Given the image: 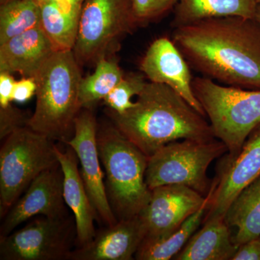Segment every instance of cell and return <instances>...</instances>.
<instances>
[{
	"label": "cell",
	"mask_w": 260,
	"mask_h": 260,
	"mask_svg": "<svg viewBox=\"0 0 260 260\" xmlns=\"http://www.w3.org/2000/svg\"><path fill=\"white\" fill-rule=\"evenodd\" d=\"M173 42L203 76L231 86L260 88V25L219 17L176 28Z\"/></svg>",
	"instance_id": "cell-1"
},
{
	"label": "cell",
	"mask_w": 260,
	"mask_h": 260,
	"mask_svg": "<svg viewBox=\"0 0 260 260\" xmlns=\"http://www.w3.org/2000/svg\"><path fill=\"white\" fill-rule=\"evenodd\" d=\"M113 125L147 156L181 140L216 139L206 117L170 87L149 81L123 114L109 109Z\"/></svg>",
	"instance_id": "cell-2"
},
{
	"label": "cell",
	"mask_w": 260,
	"mask_h": 260,
	"mask_svg": "<svg viewBox=\"0 0 260 260\" xmlns=\"http://www.w3.org/2000/svg\"><path fill=\"white\" fill-rule=\"evenodd\" d=\"M79 63L73 51H56L34 78L37 102L28 126L52 140L67 143L74 135L82 109Z\"/></svg>",
	"instance_id": "cell-3"
},
{
	"label": "cell",
	"mask_w": 260,
	"mask_h": 260,
	"mask_svg": "<svg viewBox=\"0 0 260 260\" xmlns=\"http://www.w3.org/2000/svg\"><path fill=\"white\" fill-rule=\"evenodd\" d=\"M97 140L108 199L116 218L138 216L151 199L145 181L148 157L114 125L98 128Z\"/></svg>",
	"instance_id": "cell-4"
},
{
	"label": "cell",
	"mask_w": 260,
	"mask_h": 260,
	"mask_svg": "<svg viewBox=\"0 0 260 260\" xmlns=\"http://www.w3.org/2000/svg\"><path fill=\"white\" fill-rule=\"evenodd\" d=\"M192 88L215 138L229 155L239 153L260 124V88L223 85L205 76L193 78Z\"/></svg>",
	"instance_id": "cell-5"
},
{
	"label": "cell",
	"mask_w": 260,
	"mask_h": 260,
	"mask_svg": "<svg viewBox=\"0 0 260 260\" xmlns=\"http://www.w3.org/2000/svg\"><path fill=\"white\" fill-rule=\"evenodd\" d=\"M53 141L28 126L5 138L0 149L1 218L39 174L59 165Z\"/></svg>",
	"instance_id": "cell-6"
},
{
	"label": "cell",
	"mask_w": 260,
	"mask_h": 260,
	"mask_svg": "<svg viewBox=\"0 0 260 260\" xmlns=\"http://www.w3.org/2000/svg\"><path fill=\"white\" fill-rule=\"evenodd\" d=\"M226 152V145L218 139L172 142L148 157L145 181L151 190L179 184L207 196L213 183L208 177V168Z\"/></svg>",
	"instance_id": "cell-7"
},
{
	"label": "cell",
	"mask_w": 260,
	"mask_h": 260,
	"mask_svg": "<svg viewBox=\"0 0 260 260\" xmlns=\"http://www.w3.org/2000/svg\"><path fill=\"white\" fill-rule=\"evenodd\" d=\"M136 27L133 0H85L73 49L77 61L81 66L109 58Z\"/></svg>",
	"instance_id": "cell-8"
},
{
	"label": "cell",
	"mask_w": 260,
	"mask_h": 260,
	"mask_svg": "<svg viewBox=\"0 0 260 260\" xmlns=\"http://www.w3.org/2000/svg\"><path fill=\"white\" fill-rule=\"evenodd\" d=\"M76 239L75 218L39 216L19 230L0 236V259L68 260Z\"/></svg>",
	"instance_id": "cell-9"
},
{
	"label": "cell",
	"mask_w": 260,
	"mask_h": 260,
	"mask_svg": "<svg viewBox=\"0 0 260 260\" xmlns=\"http://www.w3.org/2000/svg\"><path fill=\"white\" fill-rule=\"evenodd\" d=\"M260 177V124L249 135L239 153L228 155L212 183L203 221L225 218L234 200Z\"/></svg>",
	"instance_id": "cell-10"
},
{
	"label": "cell",
	"mask_w": 260,
	"mask_h": 260,
	"mask_svg": "<svg viewBox=\"0 0 260 260\" xmlns=\"http://www.w3.org/2000/svg\"><path fill=\"white\" fill-rule=\"evenodd\" d=\"M206 201L207 196L188 186L169 184L154 188L150 203L140 215L145 229L143 242L169 237Z\"/></svg>",
	"instance_id": "cell-11"
},
{
	"label": "cell",
	"mask_w": 260,
	"mask_h": 260,
	"mask_svg": "<svg viewBox=\"0 0 260 260\" xmlns=\"http://www.w3.org/2000/svg\"><path fill=\"white\" fill-rule=\"evenodd\" d=\"M96 119L90 109L80 112L75 120L74 135L66 143L74 150L80 164V172L90 201L99 218L107 225L118 221L108 199L98 148Z\"/></svg>",
	"instance_id": "cell-12"
},
{
	"label": "cell",
	"mask_w": 260,
	"mask_h": 260,
	"mask_svg": "<svg viewBox=\"0 0 260 260\" xmlns=\"http://www.w3.org/2000/svg\"><path fill=\"white\" fill-rule=\"evenodd\" d=\"M63 181L60 164L39 174L3 218L0 236L11 234L20 224L34 217L68 216L63 196Z\"/></svg>",
	"instance_id": "cell-13"
},
{
	"label": "cell",
	"mask_w": 260,
	"mask_h": 260,
	"mask_svg": "<svg viewBox=\"0 0 260 260\" xmlns=\"http://www.w3.org/2000/svg\"><path fill=\"white\" fill-rule=\"evenodd\" d=\"M140 68L149 81L170 87L205 116L193 91V78L188 61L173 40L167 37L155 39L147 49Z\"/></svg>",
	"instance_id": "cell-14"
},
{
	"label": "cell",
	"mask_w": 260,
	"mask_h": 260,
	"mask_svg": "<svg viewBox=\"0 0 260 260\" xmlns=\"http://www.w3.org/2000/svg\"><path fill=\"white\" fill-rule=\"evenodd\" d=\"M145 237L140 215L118 220L96 232L90 242L73 249L68 260H132Z\"/></svg>",
	"instance_id": "cell-15"
},
{
	"label": "cell",
	"mask_w": 260,
	"mask_h": 260,
	"mask_svg": "<svg viewBox=\"0 0 260 260\" xmlns=\"http://www.w3.org/2000/svg\"><path fill=\"white\" fill-rule=\"evenodd\" d=\"M67 145L64 150L55 145V150L64 176L63 196L67 206L73 213L76 224V242L80 246L93 239L96 234L94 221L99 216L78 169V156L74 150Z\"/></svg>",
	"instance_id": "cell-16"
},
{
	"label": "cell",
	"mask_w": 260,
	"mask_h": 260,
	"mask_svg": "<svg viewBox=\"0 0 260 260\" xmlns=\"http://www.w3.org/2000/svg\"><path fill=\"white\" fill-rule=\"evenodd\" d=\"M56 51L42 27H37L0 44V72L34 78Z\"/></svg>",
	"instance_id": "cell-17"
},
{
	"label": "cell",
	"mask_w": 260,
	"mask_h": 260,
	"mask_svg": "<svg viewBox=\"0 0 260 260\" xmlns=\"http://www.w3.org/2000/svg\"><path fill=\"white\" fill-rule=\"evenodd\" d=\"M185 246L173 258L175 260H232L239 247L233 241L225 218L203 222Z\"/></svg>",
	"instance_id": "cell-18"
},
{
	"label": "cell",
	"mask_w": 260,
	"mask_h": 260,
	"mask_svg": "<svg viewBox=\"0 0 260 260\" xmlns=\"http://www.w3.org/2000/svg\"><path fill=\"white\" fill-rule=\"evenodd\" d=\"M257 6L256 0H179L174 8L172 25L179 28L219 17L254 19Z\"/></svg>",
	"instance_id": "cell-19"
},
{
	"label": "cell",
	"mask_w": 260,
	"mask_h": 260,
	"mask_svg": "<svg viewBox=\"0 0 260 260\" xmlns=\"http://www.w3.org/2000/svg\"><path fill=\"white\" fill-rule=\"evenodd\" d=\"M225 220L229 227L237 229L233 241L238 247L260 238V177L237 195L225 213Z\"/></svg>",
	"instance_id": "cell-20"
},
{
	"label": "cell",
	"mask_w": 260,
	"mask_h": 260,
	"mask_svg": "<svg viewBox=\"0 0 260 260\" xmlns=\"http://www.w3.org/2000/svg\"><path fill=\"white\" fill-rule=\"evenodd\" d=\"M40 5L41 27L56 51H73L79 30L82 7L45 3Z\"/></svg>",
	"instance_id": "cell-21"
},
{
	"label": "cell",
	"mask_w": 260,
	"mask_h": 260,
	"mask_svg": "<svg viewBox=\"0 0 260 260\" xmlns=\"http://www.w3.org/2000/svg\"><path fill=\"white\" fill-rule=\"evenodd\" d=\"M210 199L196 213L186 219L175 232L169 237L153 242H143L135 254L138 260H169L174 257L186 245L188 241L203 223Z\"/></svg>",
	"instance_id": "cell-22"
},
{
	"label": "cell",
	"mask_w": 260,
	"mask_h": 260,
	"mask_svg": "<svg viewBox=\"0 0 260 260\" xmlns=\"http://www.w3.org/2000/svg\"><path fill=\"white\" fill-rule=\"evenodd\" d=\"M124 76L117 61L110 58L98 61L95 71L80 81L79 99L82 108L90 109L95 103L104 100Z\"/></svg>",
	"instance_id": "cell-23"
},
{
	"label": "cell",
	"mask_w": 260,
	"mask_h": 260,
	"mask_svg": "<svg viewBox=\"0 0 260 260\" xmlns=\"http://www.w3.org/2000/svg\"><path fill=\"white\" fill-rule=\"evenodd\" d=\"M41 26V8L37 0H15L0 5V44Z\"/></svg>",
	"instance_id": "cell-24"
},
{
	"label": "cell",
	"mask_w": 260,
	"mask_h": 260,
	"mask_svg": "<svg viewBox=\"0 0 260 260\" xmlns=\"http://www.w3.org/2000/svg\"><path fill=\"white\" fill-rule=\"evenodd\" d=\"M145 76L143 73H131L124 75L111 93L104 99L109 109L117 114H123L134 106L133 98L141 93L144 88Z\"/></svg>",
	"instance_id": "cell-25"
},
{
	"label": "cell",
	"mask_w": 260,
	"mask_h": 260,
	"mask_svg": "<svg viewBox=\"0 0 260 260\" xmlns=\"http://www.w3.org/2000/svg\"><path fill=\"white\" fill-rule=\"evenodd\" d=\"M179 0H133L138 26L148 25L174 9Z\"/></svg>",
	"instance_id": "cell-26"
},
{
	"label": "cell",
	"mask_w": 260,
	"mask_h": 260,
	"mask_svg": "<svg viewBox=\"0 0 260 260\" xmlns=\"http://www.w3.org/2000/svg\"><path fill=\"white\" fill-rule=\"evenodd\" d=\"M30 117L12 104L0 107V139L5 140L15 130L28 126Z\"/></svg>",
	"instance_id": "cell-27"
},
{
	"label": "cell",
	"mask_w": 260,
	"mask_h": 260,
	"mask_svg": "<svg viewBox=\"0 0 260 260\" xmlns=\"http://www.w3.org/2000/svg\"><path fill=\"white\" fill-rule=\"evenodd\" d=\"M37 85L32 78L23 77L21 80H16L13 93V102L25 103L28 102L37 93Z\"/></svg>",
	"instance_id": "cell-28"
},
{
	"label": "cell",
	"mask_w": 260,
	"mask_h": 260,
	"mask_svg": "<svg viewBox=\"0 0 260 260\" xmlns=\"http://www.w3.org/2000/svg\"><path fill=\"white\" fill-rule=\"evenodd\" d=\"M15 82L13 74L0 72V107H8L13 102Z\"/></svg>",
	"instance_id": "cell-29"
},
{
	"label": "cell",
	"mask_w": 260,
	"mask_h": 260,
	"mask_svg": "<svg viewBox=\"0 0 260 260\" xmlns=\"http://www.w3.org/2000/svg\"><path fill=\"white\" fill-rule=\"evenodd\" d=\"M232 260H260V238L242 244Z\"/></svg>",
	"instance_id": "cell-30"
},
{
	"label": "cell",
	"mask_w": 260,
	"mask_h": 260,
	"mask_svg": "<svg viewBox=\"0 0 260 260\" xmlns=\"http://www.w3.org/2000/svg\"><path fill=\"white\" fill-rule=\"evenodd\" d=\"M39 5L45 3H56L61 5H78L83 6L85 0H37Z\"/></svg>",
	"instance_id": "cell-31"
},
{
	"label": "cell",
	"mask_w": 260,
	"mask_h": 260,
	"mask_svg": "<svg viewBox=\"0 0 260 260\" xmlns=\"http://www.w3.org/2000/svg\"><path fill=\"white\" fill-rule=\"evenodd\" d=\"M255 20L256 22L260 25V5H258L257 10H256V13L255 15Z\"/></svg>",
	"instance_id": "cell-32"
},
{
	"label": "cell",
	"mask_w": 260,
	"mask_h": 260,
	"mask_svg": "<svg viewBox=\"0 0 260 260\" xmlns=\"http://www.w3.org/2000/svg\"><path fill=\"white\" fill-rule=\"evenodd\" d=\"M15 0H0V5L7 4V3H11Z\"/></svg>",
	"instance_id": "cell-33"
},
{
	"label": "cell",
	"mask_w": 260,
	"mask_h": 260,
	"mask_svg": "<svg viewBox=\"0 0 260 260\" xmlns=\"http://www.w3.org/2000/svg\"><path fill=\"white\" fill-rule=\"evenodd\" d=\"M256 3H257L258 5H260V0H256Z\"/></svg>",
	"instance_id": "cell-34"
}]
</instances>
